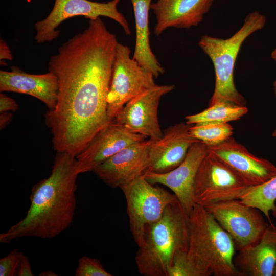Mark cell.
<instances>
[{
    "label": "cell",
    "instance_id": "e0dca14e",
    "mask_svg": "<svg viewBox=\"0 0 276 276\" xmlns=\"http://www.w3.org/2000/svg\"><path fill=\"white\" fill-rule=\"evenodd\" d=\"M214 0H156L150 8L155 15L154 33L159 36L169 28L189 29L197 26Z\"/></svg>",
    "mask_w": 276,
    "mask_h": 276
},
{
    "label": "cell",
    "instance_id": "44dd1931",
    "mask_svg": "<svg viewBox=\"0 0 276 276\" xmlns=\"http://www.w3.org/2000/svg\"><path fill=\"white\" fill-rule=\"evenodd\" d=\"M248 111L246 106L221 101L209 106L199 113L186 116V123L189 125L205 123H227L240 119Z\"/></svg>",
    "mask_w": 276,
    "mask_h": 276
},
{
    "label": "cell",
    "instance_id": "7402d4cb",
    "mask_svg": "<svg viewBox=\"0 0 276 276\" xmlns=\"http://www.w3.org/2000/svg\"><path fill=\"white\" fill-rule=\"evenodd\" d=\"M240 200L259 210L271 223L270 213L276 217V175L261 185L252 186Z\"/></svg>",
    "mask_w": 276,
    "mask_h": 276
},
{
    "label": "cell",
    "instance_id": "9c48e42d",
    "mask_svg": "<svg viewBox=\"0 0 276 276\" xmlns=\"http://www.w3.org/2000/svg\"><path fill=\"white\" fill-rule=\"evenodd\" d=\"M120 1L100 3L89 0H55L53 9L47 17L35 24V40L38 43H42L56 39L60 34L57 30L58 27L65 20L77 16L89 20L100 16L110 18L123 28L127 35H130L131 30L128 21L117 8Z\"/></svg>",
    "mask_w": 276,
    "mask_h": 276
},
{
    "label": "cell",
    "instance_id": "6da1fadb",
    "mask_svg": "<svg viewBox=\"0 0 276 276\" xmlns=\"http://www.w3.org/2000/svg\"><path fill=\"white\" fill-rule=\"evenodd\" d=\"M118 43L99 17L51 57L48 70L57 79L58 100L45 123L56 152L76 157L111 123L107 98Z\"/></svg>",
    "mask_w": 276,
    "mask_h": 276
},
{
    "label": "cell",
    "instance_id": "cb8c5ba5",
    "mask_svg": "<svg viewBox=\"0 0 276 276\" xmlns=\"http://www.w3.org/2000/svg\"><path fill=\"white\" fill-rule=\"evenodd\" d=\"M167 276H206L189 257L187 251L178 250L174 254L168 269Z\"/></svg>",
    "mask_w": 276,
    "mask_h": 276
},
{
    "label": "cell",
    "instance_id": "f1b7e54d",
    "mask_svg": "<svg viewBox=\"0 0 276 276\" xmlns=\"http://www.w3.org/2000/svg\"><path fill=\"white\" fill-rule=\"evenodd\" d=\"M13 59L10 49L7 42L3 39L0 40V59L1 60H9Z\"/></svg>",
    "mask_w": 276,
    "mask_h": 276
},
{
    "label": "cell",
    "instance_id": "277c9868",
    "mask_svg": "<svg viewBox=\"0 0 276 276\" xmlns=\"http://www.w3.org/2000/svg\"><path fill=\"white\" fill-rule=\"evenodd\" d=\"M188 227V256L206 276H242L234 263V241L203 206L195 204Z\"/></svg>",
    "mask_w": 276,
    "mask_h": 276
},
{
    "label": "cell",
    "instance_id": "603a6c76",
    "mask_svg": "<svg viewBox=\"0 0 276 276\" xmlns=\"http://www.w3.org/2000/svg\"><path fill=\"white\" fill-rule=\"evenodd\" d=\"M233 130L228 123H205L191 125L189 132L193 137L210 146L220 144L231 137Z\"/></svg>",
    "mask_w": 276,
    "mask_h": 276
},
{
    "label": "cell",
    "instance_id": "3957f363",
    "mask_svg": "<svg viewBox=\"0 0 276 276\" xmlns=\"http://www.w3.org/2000/svg\"><path fill=\"white\" fill-rule=\"evenodd\" d=\"M188 216L178 200L166 208L158 220L145 226L135 257L141 274L167 276L175 252L188 251Z\"/></svg>",
    "mask_w": 276,
    "mask_h": 276
},
{
    "label": "cell",
    "instance_id": "4dcf8cb0",
    "mask_svg": "<svg viewBox=\"0 0 276 276\" xmlns=\"http://www.w3.org/2000/svg\"><path fill=\"white\" fill-rule=\"evenodd\" d=\"M270 56L271 58L276 62V48L271 52ZM273 87L276 98V80L273 82ZM272 136L273 137H276V128L273 131Z\"/></svg>",
    "mask_w": 276,
    "mask_h": 276
},
{
    "label": "cell",
    "instance_id": "7c38bea8",
    "mask_svg": "<svg viewBox=\"0 0 276 276\" xmlns=\"http://www.w3.org/2000/svg\"><path fill=\"white\" fill-rule=\"evenodd\" d=\"M208 153V146L197 141L190 147L184 160L174 169L164 173L147 170L143 176L152 185L162 184L171 189L189 215L195 204L194 188L196 174Z\"/></svg>",
    "mask_w": 276,
    "mask_h": 276
},
{
    "label": "cell",
    "instance_id": "5bb4252c",
    "mask_svg": "<svg viewBox=\"0 0 276 276\" xmlns=\"http://www.w3.org/2000/svg\"><path fill=\"white\" fill-rule=\"evenodd\" d=\"M208 149L251 186L261 185L276 175V166L254 155L232 136L220 144L208 146Z\"/></svg>",
    "mask_w": 276,
    "mask_h": 276
},
{
    "label": "cell",
    "instance_id": "d6a6232c",
    "mask_svg": "<svg viewBox=\"0 0 276 276\" xmlns=\"http://www.w3.org/2000/svg\"><path fill=\"white\" fill-rule=\"evenodd\" d=\"M274 275H276V268H275L274 272Z\"/></svg>",
    "mask_w": 276,
    "mask_h": 276
},
{
    "label": "cell",
    "instance_id": "f546056e",
    "mask_svg": "<svg viewBox=\"0 0 276 276\" xmlns=\"http://www.w3.org/2000/svg\"><path fill=\"white\" fill-rule=\"evenodd\" d=\"M12 119V115L9 112L1 113L0 116V127L1 129L4 128L9 124Z\"/></svg>",
    "mask_w": 276,
    "mask_h": 276
},
{
    "label": "cell",
    "instance_id": "ac0fdd59",
    "mask_svg": "<svg viewBox=\"0 0 276 276\" xmlns=\"http://www.w3.org/2000/svg\"><path fill=\"white\" fill-rule=\"evenodd\" d=\"M56 76L51 72L43 74L27 73L13 66L11 71H0V91L30 95L44 103L49 110L54 109L58 100Z\"/></svg>",
    "mask_w": 276,
    "mask_h": 276
},
{
    "label": "cell",
    "instance_id": "ba28073f",
    "mask_svg": "<svg viewBox=\"0 0 276 276\" xmlns=\"http://www.w3.org/2000/svg\"><path fill=\"white\" fill-rule=\"evenodd\" d=\"M251 187L226 164L208 152L196 174L194 202L204 206L221 201L240 200Z\"/></svg>",
    "mask_w": 276,
    "mask_h": 276
},
{
    "label": "cell",
    "instance_id": "d6986e66",
    "mask_svg": "<svg viewBox=\"0 0 276 276\" xmlns=\"http://www.w3.org/2000/svg\"><path fill=\"white\" fill-rule=\"evenodd\" d=\"M234 263L242 276H272L276 268V229L271 224L260 240L239 250Z\"/></svg>",
    "mask_w": 276,
    "mask_h": 276
},
{
    "label": "cell",
    "instance_id": "52a82bcc",
    "mask_svg": "<svg viewBox=\"0 0 276 276\" xmlns=\"http://www.w3.org/2000/svg\"><path fill=\"white\" fill-rule=\"evenodd\" d=\"M121 189L126 200L130 231L137 245L142 240L145 226L158 220L166 208L178 200L174 194L153 186L143 175Z\"/></svg>",
    "mask_w": 276,
    "mask_h": 276
},
{
    "label": "cell",
    "instance_id": "d4e9b609",
    "mask_svg": "<svg viewBox=\"0 0 276 276\" xmlns=\"http://www.w3.org/2000/svg\"><path fill=\"white\" fill-rule=\"evenodd\" d=\"M76 276H112L97 258L87 256L81 257L75 271Z\"/></svg>",
    "mask_w": 276,
    "mask_h": 276
},
{
    "label": "cell",
    "instance_id": "1f68e13d",
    "mask_svg": "<svg viewBox=\"0 0 276 276\" xmlns=\"http://www.w3.org/2000/svg\"><path fill=\"white\" fill-rule=\"evenodd\" d=\"M40 276H55L58 275L52 270H48L42 272L39 274Z\"/></svg>",
    "mask_w": 276,
    "mask_h": 276
},
{
    "label": "cell",
    "instance_id": "9a60e30c",
    "mask_svg": "<svg viewBox=\"0 0 276 276\" xmlns=\"http://www.w3.org/2000/svg\"><path fill=\"white\" fill-rule=\"evenodd\" d=\"M146 138L111 123L76 157L77 171L79 174L93 172L97 167L122 149Z\"/></svg>",
    "mask_w": 276,
    "mask_h": 276
},
{
    "label": "cell",
    "instance_id": "7a4b0ae2",
    "mask_svg": "<svg viewBox=\"0 0 276 276\" xmlns=\"http://www.w3.org/2000/svg\"><path fill=\"white\" fill-rule=\"evenodd\" d=\"M76 157L57 152L51 174L32 188L30 205L25 217L6 232L0 242L10 243L24 237L51 239L72 224L76 211Z\"/></svg>",
    "mask_w": 276,
    "mask_h": 276
},
{
    "label": "cell",
    "instance_id": "30bf717a",
    "mask_svg": "<svg viewBox=\"0 0 276 276\" xmlns=\"http://www.w3.org/2000/svg\"><path fill=\"white\" fill-rule=\"evenodd\" d=\"M231 236L239 249L257 243L268 227L261 212L239 199L204 206Z\"/></svg>",
    "mask_w": 276,
    "mask_h": 276
},
{
    "label": "cell",
    "instance_id": "ffe728a7",
    "mask_svg": "<svg viewBox=\"0 0 276 276\" xmlns=\"http://www.w3.org/2000/svg\"><path fill=\"white\" fill-rule=\"evenodd\" d=\"M135 23V45L133 58L152 73L154 78L165 70L152 52L150 44L149 13L152 0H130Z\"/></svg>",
    "mask_w": 276,
    "mask_h": 276
},
{
    "label": "cell",
    "instance_id": "4316f807",
    "mask_svg": "<svg viewBox=\"0 0 276 276\" xmlns=\"http://www.w3.org/2000/svg\"><path fill=\"white\" fill-rule=\"evenodd\" d=\"M18 109V105L12 98L1 93L0 94V113L9 111H16Z\"/></svg>",
    "mask_w": 276,
    "mask_h": 276
},
{
    "label": "cell",
    "instance_id": "484cf974",
    "mask_svg": "<svg viewBox=\"0 0 276 276\" xmlns=\"http://www.w3.org/2000/svg\"><path fill=\"white\" fill-rule=\"evenodd\" d=\"M23 253L13 249L0 259V276H16Z\"/></svg>",
    "mask_w": 276,
    "mask_h": 276
},
{
    "label": "cell",
    "instance_id": "2e32d148",
    "mask_svg": "<svg viewBox=\"0 0 276 276\" xmlns=\"http://www.w3.org/2000/svg\"><path fill=\"white\" fill-rule=\"evenodd\" d=\"M191 125L177 123L166 129L163 136L151 141L149 150V171L164 173L178 167L184 160L190 147L199 140L189 134Z\"/></svg>",
    "mask_w": 276,
    "mask_h": 276
},
{
    "label": "cell",
    "instance_id": "8fae6325",
    "mask_svg": "<svg viewBox=\"0 0 276 276\" xmlns=\"http://www.w3.org/2000/svg\"><path fill=\"white\" fill-rule=\"evenodd\" d=\"M174 88L173 85H156L144 91L127 102L111 123L151 141L159 140L163 135L158 119L159 101Z\"/></svg>",
    "mask_w": 276,
    "mask_h": 276
},
{
    "label": "cell",
    "instance_id": "4fadbf2b",
    "mask_svg": "<svg viewBox=\"0 0 276 276\" xmlns=\"http://www.w3.org/2000/svg\"><path fill=\"white\" fill-rule=\"evenodd\" d=\"M151 143L149 139L130 145L99 165L93 172L107 186L121 189L148 169Z\"/></svg>",
    "mask_w": 276,
    "mask_h": 276
},
{
    "label": "cell",
    "instance_id": "8992f818",
    "mask_svg": "<svg viewBox=\"0 0 276 276\" xmlns=\"http://www.w3.org/2000/svg\"><path fill=\"white\" fill-rule=\"evenodd\" d=\"M129 47L118 43L107 95V115L110 121L131 99L157 85L152 73L130 57Z\"/></svg>",
    "mask_w": 276,
    "mask_h": 276
},
{
    "label": "cell",
    "instance_id": "5b68a950",
    "mask_svg": "<svg viewBox=\"0 0 276 276\" xmlns=\"http://www.w3.org/2000/svg\"><path fill=\"white\" fill-rule=\"evenodd\" d=\"M266 22V17L256 11L247 15L240 29L229 38L222 39L208 35L201 37L198 45L212 61L215 74L214 90L209 106L221 101L246 106V100L235 85V65L244 41L262 29Z\"/></svg>",
    "mask_w": 276,
    "mask_h": 276
},
{
    "label": "cell",
    "instance_id": "83f0119b",
    "mask_svg": "<svg viewBox=\"0 0 276 276\" xmlns=\"http://www.w3.org/2000/svg\"><path fill=\"white\" fill-rule=\"evenodd\" d=\"M17 275L18 276H33L31 264L29 258L24 254L18 266Z\"/></svg>",
    "mask_w": 276,
    "mask_h": 276
}]
</instances>
